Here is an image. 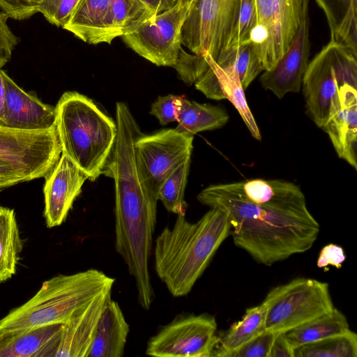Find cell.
<instances>
[{
    "label": "cell",
    "mask_w": 357,
    "mask_h": 357,
    "mask_svg": "<svg viewBox=\"0 0 357 357\" xmlns=\"http://www.w3.org/2000/svg\"><path fill=\"white\" fill-rule=\"evenodd\" d=\"M197 200L225 212L235 245L265 266L309 250L319 234V224L310 212L252 202L244 194L243 182L211 185L198 194Z\"/></svg>",
    "instance_id": "6da1fadb"
},
{
    "label": "cell",
    "mask_w": 357,
    "mask_h": 357,
    "mask_svg": "<svg viewBox=\"0 0 357 357\" xmlns=\"http://www.w3.org/2000/svg\"><path fill=\"white\" fill-rule=\"evenodd\" d=\"M105 175L115 183V241L117 253L135 280L137 301L149 310L155 299L149 263L153 253L157 202L148 195L137 173L135 145H115Z\"/></svg>",
    "instance_id": "7a4b0ae2"
},
{
    "label": "cell",
    "mask_w": 357,
    "mask_h": 357,
    "mask_svg": "<svg viewBox=\"0 0 357 357\" xmlns=\"http://www.w3.org/2000/svg\"><path fill=\"white\" fill-rule=\"evenodd\" d=\"M230 233L227 214L215 208L195 222L177 215L174 225L162 229L153 247L155 269L173 296L191 291Z\"/></svg>",
    "instance_id": "3957f363"
},
{
    "label": "cell",
    "mask_w": 357,
    "mask_h": 357,
    "mask_svg": "<svg viewBox=\"0 0 357 357\" xmlns=\"http://www.w3.org/2000/svg\"><path fill=\"white\" fill-rule=\"evenodd\" d=\"M56 128L62 153L95 181L103 174L117 137L116 121L87 96L66 91L56 107Z\"/></svg>",
    "instance_id": "277c9868"
},
{
    "label": "cell",
    "mask_w": 357,
    "mask_h": 357,
    "mask_svg": "<svg viewBox=\"0 0 357 357\" xmlns=\"http://www.w3.org/2000/svg\"><path fill=\"white\" fill-rule=\"evenodd\" d=\"M114 282V278L95 268L54 276L0 319V332L63 324L79 309L111 292Z\"/></svg>",
    "instance_id": "5b68a950"
},
{
    "label": "cell",
    "mask_w": 357,
    "mask_h": 357,
    "mask_svg": "<svg viewBox=\"0 0 357 357\" xmlns=\"http://www.w3.org/2000/svg\"><path fill=\"white\" fill-rule=\"evenodd\" d=\"M345 84L357 88V50L330 40L309 62L301 86L307 114L318 127L325 123L333 97Z\"/></svg>",
    "instance_id": "8992f818"
},
{
    "label": "cell",
    "mask_w": 357,
    "mask_h": 357,
    "mask_svg": "<svg viewBox=\"0 0 357 357\" xmlns=\"http://www.w3.org/2000/svg\"><path fill=\"white\" fill-rule=\"evenodd\" d=\"M266 306V331L284 333L321 317L334 307L329 284L298 278L271 289L262 302Z\"/></svg>",
    "instance_id": "52a82bcc"
},
{
    "label": "cell",
    "mask_w": 357,
    "mask_h": 357,
    "mask_svg": "<svg viewBox=\"0 0 357 357\" xmlns=\"http://www.w3.org/2000/svg\"><path fill=\"white\" fill-rule=\"evenodd\" d=\"M241 0H194L181 31L182 45L217 62L228 48Z\"/></svg>",
    "instance_id": "ba28073f"
},
{
    "label": "cell",
    "mask_w": 357,
    "mask_h": 357,
    "mask_svg": "<svg viewBox=\"0 0 357 357\" xmlns=\"http://www.w3.org/2000/svg\"><path fill=\"white\" fill-rule=\"evenodd\" d=\"M194 137L164 129L142 134L135 144L139 178L149 197L158 202V193L166 178L187 158H191Z\"/></svg>",
    "instance_id": "9c48e42d"
},
{
    "label": "cell",
    "mask_w": 357,
    "mask_h": 357,
    "mask_svg": "<svg viewBox=\"0 0 357 357\" xmlns=\"http://www.w3.org/2000/svg\"><path fill=\"white\" fill-rule=\"evenodd\" d=\"M191 0H178L174 6L153 15L122 36L135 53L158 66L174 67L181 50V31Z\"/></svg>",
    "instance_id": "30bf717a"
},
{
    "label": "cell",
    "mask_w": 357,
    "mask_h": 357,
    "mask_svg": "<svg viewBox=\"0 0 357 357\" xmlns=\"http://www.w3.org/2000/svg\"><path fill=\"white\" fill-rule=\"evenodd\" d=\"M62 154L56 126L45 130L13 129L0 121V160L29 181L45 177Z\"/></svg>",
    "instance_id": "8fae6325"
},
{
    "label": "cell",
    "mask_w": 357,
    "mask_h": 357,
    "mask_svg": "<svg viewBox=\"0 0 357 357\" xmlns=\"http://www.w3.org/2000/svg\"><path fill=\"white\" fill-rule=\"evenodd\" d=\"M303 0H255L257 24L250 40L259 48L264 70L273 68L289 49L301 20Z\"/></svg>",
    "instance_id": "7c38bea8"
},
{
    "label": "cell",
    "mask_w": 357,
    "mask_h": 357,
    "mask_svg": "<svg viewBox=\"0 0 357 357\" xmlns=\"http://www.w3.org/2000/svg\"><path fill=\"white\" fill-rule=\"evenodd\" d=\"M218 340L215 318L182 314L162 326L147 342L146 354L155 357H211Z\"/></svg>",
    "instance_id": "4fadbf2b"
},
{
    "label": "cell",
    "mask_w": 357,
    "mask_h": 357,
    "mask_svg": "<svg viewBox=\"0 0 357 357\" xmlns=\"http://www.w3.org/2000/svg\"><path fill=\"white\" fill-rule=\"evenodd\" d=\"M309 1L303 0L301 23L289 49L275 66L263 71L259 78L262 87L280 99L288 93L301 91L309 64Z\"/></svg>",
    "instance_id": "5bb4252c"
},
{
    "label": "cell",
    "mask_w": 357,
    "mask_h": 357,
    "mask_svg": "<svg viewBox=\"0 0 357 357\" xmlns=\"http://www.w3.org/2000/svg\"><path fill=\"white\" fill-rule=\"evenodd\" d=\"M345 84L333 97L328 116L321 128L328 135L341 159L357 169V90Z\"/></svg>",
    "instance_id": "9a60e30c"
},
{
    "label": "cell",
    "mask_w": 357,
    "mask_h": 357,
    "mask_svg": "<svg viewBox=\"0 0 357 357\" xmlns=\"http://www.w3.org/2000/svg\"><path fill=\"white\" fill-rule=\"evenodd\" d=\"M44 216L46 225L52 228L66 219L88 176L63 153L54 167L45 176Z\"/></svg>",
    "instance_id": "2e32d148"
},
{
    "label": "cell",
    "mask_w": 357,
    "mask_h": 357,
    "mask_svg": "<svg viewBox=\"0 0 357 357\" xmlns=\"http://www.w3.org/2000/svg\"><path fill=\"white\" fill-rule=\"evenodd\" d=\"M208 67L194 84L195 88L212 100H228L236 109L252 137L261 135L248 105L244 88L236 72L231 67H220L208 54H202Z\"/></svg>",
    "instance_id": "e0dca14e"
},
{
    "label": "cell",
    "mask_w": 357,
    "mask_h": 357,
    "mask_svg": "<svg viewBox=\"0 0 357 357\" xmlns=\"http://www.w3.org/2000/svg\"><path fill=\"white\" fill-rule=\"evenodd\" d=\"M4 113L7 127L28 131L45 130L56 126L55 107L42 102L21 89L4 71Z\"/></svg>",
    "instance_id": "ac0fdd59"
},
{
    "label": "cell",
    "mask_w": 357,
    "mask_h": 357,
    "mask_svg": "<svg viewBox=\"0 0 357 357\" xmlns=\"http://www.w3.org/2000/svg\"><path fill=\"white\" fill-rule=\"evenodd\" d=\"M62 28L91 45L111 44L117 38L110 0H80Z\"/></svg>",
    "instance_id": "d6986e66"
},
{
    "label": "cell",
    "mask_w": 357,
    "mask_h": 357,
    "mask_svg": "<svg viewBox=\"0 0 357 357\" xmlns=\"http://www.w3.org/2000/svg\"><path fill=\"white\" fill-rule=\"evenodd\" d=\"M111 292L76 311L62 324L55 357H87L96 326Z\"/></svg>",
    "instance_id": "ffe728a7"
},
{
    "label": "cell",
    "mask_w": 357,
    "mask_h": 357,
    "mask_svg": "<svg viewBox=\"0 0 357 357\" xmlns=\"http://www.w3.org/2000/svg\"><path fill=\"white\" fill-rule=\"evenodd\" d=\"M62 324L0 332V357H55Z\"/></svg>",
    "instance_id": "44dd1931"
},
{
    "label": "cell",
    "mask_w": 357,
    "mask_h": 357,
    "mask_svg": "<svg viewBox=\"0 0 357 357\" xmlns=\"http://www.w3.org/2000/svg\"><path fill=\"white\" fill-rule=\"evenodd\" d=\"M130 327L119 303L109 297L98 321L87 357H121Z\"/></svg>",
    "instance_id": "7402d4cb"
},
{
    "label": "cell",
    "mask_w": 357,
    "mask_h": 357,
    "mask_svg": "<svg viewBox=\"0 0 357 357\" xmlns=\"http://www.w3.org/2000/svg\"><path fill=\"white\" fill-rule=\"evenodd\" d=\"M266 306L263 303L246 309L241 319L224 331L218 332L217 343L211 357H227L265 329Z\"/></svg>",
    "instance_id": "603a6c76"
},
{
    "label": "cell",
    "mask_w": 357,
    "mask_h": 357,
    "mask_svg": "<svg viewBox=\"0 0 357 357\" xmlns=\"http://www.w3.org/2000/svg\"><path fill=\"white\" fill-rule=\"evenodd\" d=\"M315 1L326 15L331 40L357 50V6L353 0Z\"/></svg>",
    "instance_id": "cb8c5ba5"
},
{
    "label": "cell",
    "mask_w": 357,
    "mask_h": 357,
    "mask_svg": "<svg viewBox=\"0 0 357 357\" xmlns=\"http://www.w3.org/2000/svg\"><path fill=\"white\" fill-rule=\"evenodd\" d=\"M229 119L224 107L190 101L185 97L174 128L177 132L194 136L195 134L223 127Z\"/></svg>",
    "instance_id": "d4e9b609"
},
{
    "label": "cell",
    "mask_w": 357,
    "mask_h": 357,
    "mask_svg": "<svg viewBox=\"0 0 357 357\" xmlns=\"http://www.w3.org/2000/svg\"><path fill=\"white\" fill-rule=\"evenodd\" d=\"M349 329L346 316L334 307L331 312L294 328L284 335L294 349L340 334Z\"/></svg>",
    "instance_id": "484cf974"
},
{
    "label": "cell",
    "mask_w": 357,
    "mask_h": 357,
    "mask_svg": "<svg viewBox=\"0 0 357 357\" xmlns=\"http://www.w3.org/2000/svg\"><path fill=\"white\" fill-rule=\"evenodd\" d=\"M22 249L14 210L0 206V284L15 274Z\"/></svg>",
    "instance_id": "4316f807"
},
{
    "label": "cell",
    "mask_w": 357,
    "mask_h": 357,
    "mask_svg": "<svg viewBox=\"0 0 357 357\" xmlns=\"http://www.w3.org/2000/svg\"><path fill=\"white\" fill-rule=\"evenodd\" d=\"M216 63L222 68H232L244 89L264 71L258 47L251 40L227 50Z\"/></svg>",
    "instance_id": "83f0119b"
},
{
    "label": "cell",
    "mask_w": 357,
    "mask_h": 357,
    "mask_svg": "<svg viewBox=\"0 0 357 357\" xmlns=\"http://www.w3.org/2000/svg\"><path fill=\"white\" fill-rule=\"evenodd\" d=\"M294 357H357V335L350 329L294 349Z\"/></svg>",
    "instance_id": "f1b7e54d"
},
{
    "label": "cell",
    "mask_w": 357,
    "mask_h": 357,
    "mask_svg": "<svg viewBox=\"0 0 357 357\" xmlns=\"http://www.w3.org/2000/svg\"><path fill=\"white\" fill-rule=\"evenodd\" d=\"M190 158L183 161L166 178L160 188L158 199L167 211L176 215H185L187 203L184 199V192L190 170Z\"/></svg>",
    "instance_id": "f546056e"
},
{
    "label": "cell",
    "mask_w": 357,
    "mask_h": 357,
    "mask_svg": "<svg viewBox=\"0 0 357 357\" xmlns=\"http://www.w3.org/2000/svg\"><path fill=\"white\" fill-rule=\"evenodd\" d=\"M116 37L129 33L149 18L153 12L141 0H110Z\"/></svg>",
    "instance_id": "4dcf8cb0"
},
{
    "label": "cell",
    "mask_w": 357,
    "mask_h": 357,
    "mask_svg": "<svg viewBox=\"0 0 357 357\" xmlns=\"http://www.w3.org/2000/svg\"><path fill=\"white\" fill-rule=\"evenodd\" d=\"M256 24L257 12L255 0H241L237 20L227 50L250 41L251 32Z\"/></svg>",
    "instance_id": "1f68e13d"
},
{
    "label": "cell",
    "mask_w": 357,
    "mask_h": 357,
    "mask_svg": "<svg viewBox=\"0 0 357 357\" xmlns=\"http://www.w3.org/2000/svg\"><path fill=\"white\" fill-rule=\"evenodd\" d=\"M80 0H40L38 13L51 24L63 27Z\"/></svg>",
    "instance_id": "d6a6232c"
},
{
    "label": "cell",
    "mask_w": 357,
    "mask_h": 357,
    "mask_svg": "<svg viewBox=\"0 0 357 357\" xmlns=\"http://www.w3.org/2000/svg\"><path fill=\"white\" fill-rule=\"evenodd\" d=\"M208 67V65L203 56L188 54L181 48L177 63L174 68L186 84L192 85Z\"/></svg>",
    "instance_id": "836d02e7"
},
{
    "label": "cell",
    "mask_w": 357,
    "mask_h": 357,
    "mask_svg": "<svg viewBox=\"0 0 357 357\" xmlns=\"http://www.w3.org/2000/svg\"><path fill=\"white\" fill-rule=\"evenodd\" d=\"M184 96L169 94L158 96L152 103L150 114L157 118L162 126L178 122Z\"/></svg>",
    "instance_id": "e575fe53"
},
{
    "label": "cell",
    "mask_w": 357,
    "mask_h": 357,
    "mask_svg": "<svg viewBox=\"0 0 357 357\" xmlns=\"http://www.w3.org/2000/svg\"><path fill=\"white\" fill-rule=\"evenodd\" d=\"M276 333L264 331L238 349L231 352L227 357H268Z\"/></svg>",
    "instance_id": "d590c367"
},
{
    "label": "cell",
    "mask_w": 357,
    "mask_h": 357,
    "mask_svg": "<svg viewBox=\"0 0 357 357\" xmlns=\"http://www.w3.org/2000/svg\"><path fill=\"white\" fill-rule=\"evenodd\" d=\"M8 15L0 11V68L11 59L12 54L19 43V38L8 24Z\"/></svg>",
    "instance_id": "8d00e7d4"
},
{
    "label": "cell",
    "mask_w": 357,
    "mask_h": 357,
    "mask_svg": "<svg viewBox=\"0 0 357 357\" xmlns=\"http://www.w3.org/2000/svg\"><path fill=\"white\" fill-rule=\"evenodd\" d=\"M38 3L36 0H0V9L9 18L21 21L37 13Z\"/></svg>",
    "instance_id": "74e56055"
},
{
    "label": "cell",
    "mask_w": 357,
    "mask_h": 357,
    "mask_svg": "<svg viewBox=\"0 0 357 357\" xmlns=\"http://www.w3.org/2000/svg\"><path fill=\"white\" fill-rule=\"evenodd\" d=\"M345 259L346 256L342 247L335 244H328L321 249L317 265L321 268L328 265L340 268Z\"/></svg>",
    "instance_id": "f35d334b"
},
{
    "label": "cell",
    "mask_w": 357,
    "mask_h": 357,
    "mask_svg": "<svg viewBox=\"0 0 357 357\" xmlns=\"http://www.w3.org/2000/svg\"><path fill=\"white\" fill-rule=\"evenodd\" d=\"M268 357H294V349L283 333L276 335Z\"/></svg>",
    "instance_id": "ab89813d"
},
{
    "label": "cell",
    "mask_w": 357,
    "mask_h": 357,
    "mask_svg": "<svg viewBox=\"0 0 357 357\" xmlns=\"http://www.w3.org/2000/svg\"><path fill=\"white\" fill-rule=\"evenodd\" d=\"M155 15L165 12L176 5L178 0H141Z\"/></svg>",
    "instance_id": "60d3db41"
},
{
    "label": "cell",
    "mask_w": 357,
    "mask_h": 357,
    "mask_svg": "<svg viewBox=\"0 0 357 357\" xmlns=\"http://www.w3.org/2000/svg\"><path fill=\"white\" fill-rule=\"evenodd\" d=\"M0 177L17 181L19 183L26 181L25 177L9 163L0 160Z\"/></svg>",
    "instance_id": "b9f144b4"
},
{
    "label": "cell",
    "mask_w": 357,
    "mask_h": 357,
    "mask_svg": "<svg viewBox=\"0 0 357 357\" xmlns=\"http://www.w3.org/2000/svg\"><path fill=\"white\" fill-rule=\"evenodd\" d=\"M3 70L0 68V121L2 122L4 113L5 86L3 78Z\"/></svg>",
    "instance_id": "7bdbcfd3"
},
{
    "label": "cell",
    "mask_w": 357,
    "mask_h": 357,
    "mask_svg": "<svg viewBox=\"0 0 357 357\" xmlns=\"http://www.w3.org/2000/svg\"><path fill=\"white\" fill-rule=\"evenodd\" d=\"M20 183L17 181L0 177V192L3 190Z\"/></svg>",
    "instance_id": "ee69618b"
},
{
    "label": "cell",
    "mask_w": 357,
    "mask_h": 357,
    "mask_svg": "<svg viewBox=\"0 0 357 357\" xmlns=\"http://www.w3.org/2000/svg\"><path fill=\"white\" fill-rule=\"evenodd\" d=\"M353 1H354V4H355L356 6H357V0H353Z\"/></svg>",
    "instance_id": "f6af8a7d"
},
{
    "label": "cell",
    "mask_w": 357,
    "mask_h": 357,
    "mask_svg": "<svg viewBox=\"0 0 357 357\" xmlns=\"http://www.w3.org/2000/svg\"><path fill=\"white\" fill-rule=\"evenodd\" d=\"M36 1H40V0H36Z\"/></svg>",
    "instance_id": "bcb514c9"
},
{
    "label": "cell",
    "mask_w": 357,
    "mask_h": 357,
    "mask_svg": "<svg viewBox=\"0 0 357 357\" xmlns=\"http://www.w3.org/2000/svg\"><path fill=\"white\" fill-rule=\"evenodd\" d=\"M191 1H194V0H191Z\"/></svg>",
    "instance_id": "7dc6e473"
}]
</instances>
